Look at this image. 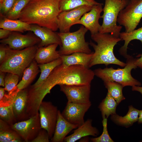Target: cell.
<instances>
[{
	"label": "cell",
	"instance_id": "23",
	"mask_svg": "<svg viewBox=\"0 0 142 142\" xmlns=\"http://www.w3.org/2000/svg\"><path fill=\"white\" fill-rule=\"evenodd\" d=\"M1 17L0 28L7 29L12 32L22 33L28 31H31L30 24L19 19H12L5 17Z\"/></svg>",
	"mask_w": 142,
	"mask_h": 142
},
{
	"label": "cell",
	"instance_id": "30",
	"mask_svg": "<svg viewBox=\"0 0 142 142\" xmlns=\"http://www.w3.org/2000/svg\"><path fill=\"white\" fill-rule=\"evenodd\" d=\"M105 88L111 96L115 100L118 104L125 99L123 94L124 87L118 83L111 81L104 82Z\"/></svg>",
	"mask_w": 142,
	"mask_h": 142
},
{
	"label": "cell",
	"instance_id": "34",
	"mask_svg": "<svg viewBox=\"0 0 142 142\" xmlns=\"http://www.w3.org/2000/svg\"><path fill=\"white\" fill-rule=\"evenodd\" d=\"M102 124L103 131L101 135L99 137L92 138L91 140L93 142H114L109 135L108 131L107 118L103 119Z\"/></svg>",
	"mask_w": 142,
	"mask_h": 142
},
{
	"label": "cell",
	"instance_id": "21",
	"mask_svg": "<svg viewBox=\"0 0 142 142\" xmlns=\"http://www.w3.org/2000/svg\"><path fill=\"white\" fill-rule=\"evenodd\" d=\"M93 52L90 54L75 52L68 55H60L62 64L66 66L80 65L89 68L90 61Z\"/></svg>",
	"mask_w": 142,
	"mask_h": 142
},
{
	"label": "cell",
	"instance_id": "32",
	"mask_svg": "<svg viewBox=\"0 0 142 142\" xmlns=\"http://www.w3.org/2000/svg\"><path fill=\"white\" fill-rule=\"evenodd\" d=\"M7 73L4 78V88L9 94H11L18 89L17 85L19 77L13 73Z\"/></svg>",
	"mask_w": 142,
	"mask_h": 142
},
{
	"label": "cell",
	"instance_id": "20",
	"mask_svg": "<svg viewBox=\"0 0 142 142\" xmlns=\"http://www.w3.org/2000/svg\"><path fill=\"white\" fill-rule=\"evenodd\" d=\"M58 45L57 44L49 45L37 48L34 59L38 64L47 63L60 58L58 51L56 49Z\"/></svg>",
	"mask_w": 142,
	"mask_h": 142
},
{
	"label": "cell",
	"instance_id": "24",
	"mask_svg": "<svg viewBox=\"0 0 142 142\" xmlns=\"http://www.w3.org/2000/svg\"><path fill=\"white\" fill-rule=\"evenodd\" d=\"M39 68L38 64L34 59L23 72L22 79L17 85L19 90L27 88L38 73Z\"/></svg>",
	"mask_w": 142,
	"mask_h": 142
},
{
	"label": "cell",
	"instance_id": "7",
	"mask_svg": "<svg viewBox=\"0 0 142 142\" xmlns=\"http://www.w3.org/2000/svg\"><path fill=\"white\" fill-rule=\"evenodd\" d=\"M88 31L82 25L78 30L74 32L57 33L62 43L58 50L60 56L78 52L92 53L89 43L86 42L85 38Z\"/></svg>",
	"mask_w": 142,
	"mask_h": 142
},
{
	"label": "cell",
	"instance_id": "3",
	"mask_svg": "<svg viewBox=\"0 0 142 142\" xmlns=\"http://www.w3.org/2000/svg\"><path fill=\"white\" fill-rule=\"evenodd\" d=\"M92 39L95 44L90 41L89 44L94 50L90 61L89 68L94 65L104 64L106 66L114 64L124 67L126 63L118 59L114 53L115 45L121 40L119 37L115 36L109 33L99 32L91 34Z\"/></svg>",
	"mask_w": 142,
	"mask_h": 142
},
{
	"label": "cell",
	"instance_id": "18",
	"mask_svg": "<svg viewBox=\"0 0 142 142\" xmlns=\"http://www.w3.org/2000/svg\"><path fill=\"white\" fill-rule=\"evenodd\" d=\"M92 120L88 119L78 127L73 133L64 139L65 142H75L82 138L88 136H97L99 133L98 129L92 125Z\"/></svg>",
	"mask_w": 142,
	"mask_h": 142
},
{
	"label": "cell",
	"instance_id": "19",
	"mask_svg": "<svg viewBox=\"0 0 142 142\" xmlns=\"http://www.w3.org/2000/svg\"><path fill=\"white\" fill-rule=\"evenodd\" d=\"M28 88L19 90L17 93L12 104L13 110L16 120L21 121L26 118Z\"/></svg>",
	"mask_w": 142,
	"mask_h": 142
},
{
	"label": "cell",
	"instance_id": "15",
	"mask_svg": "<svg viewBox=\"0 0 142 142\" xmlns=\"http://www.w3.org/2000/svg\"><path fill=\"white\" fill-rule=\"evenodd\" d=\"M102 3L93 6L89 12L85 13L77 23L81 24L89 30L91 34L99 32L101 25L99 23L100 14L103 11Z\"/></svg>",
	"mask_w": 142,
	"mask_h": 142
},
{
	"label": "cell",
	"instance_id": "35",
	"mask_svg": "<svg viewBox=\"0 0 142 142\" xmlns=\"http://www.w3.org/2000/svg\"><path fill=\"white\" fill-rule=\"evenodd\" d=\"M16 0H0L1 16L5 17L12 7Z\"/></svg>",
	"mask_w": 142,
	"mask_h": 142
},
{
	"label": "cell",
	"instance_id": "40",
	"mask_svg": "<svg viewBox=\"0 0 142 142\" xmlns=\"http://www.w3.org/2000/svg\"><path fill=\"white\" fill-rule=\"evenodd\" d=\"M135 64L137 67L142 69V54L140 55V58L135 59Z\"/></svg>",
	"mask_w": 142,
	"mask_h": 142
},
{
	"label": "cell",
	"instance_id": "27",
	"mask_svg": "<svg viewBox=\"0 0 142 142\" xmlns=\"http://www.w3.org/2000/svg\"><path fill=\"white\" fill-rule=\"evenodd\" d=\"M118 105L115 100L108 91L106 97L102 101L98 106L103 119H107L110 115L116 114V108Z\"/></svg>",
	"mask_w": 142,
	"mask_h": 142
},
{
	"label": "cell",
	"instance_id": "11",
	"mask_svg": "<svg viewBox=\"0 0 142 142\" xmlns=\"http://www.w3.org/2000/svg\"><path fill=\"white\" fill-rule=\"evenodd\" d=\"M59 85L60 91L65 95L68 102L81 104H91L90 100V84Z\"/></svg>",
	"mask_w": 142,
	"mask_h": 142
},
{
	"label": "cell",
	"instance_id": "4",
	"mask_svg": "<svg viewBox=\"0 0 142 142\" xmlns=\"http://www.w3.org/2000/svg\"><path fill=\"white\" fill-rule=\"evenodd\" d=\"M7 45L6 55L0 64V71L21 77L25 69L34 59L38 45L20 50L12 49Z\"/></svg>",
	"mask_w": 142,
	"mask_h": 142
},
{
	"label": "cell",
	"instance_id": "42",
	"mask_svg": "<svg viewBox=\"0 0 142 142\" xmlns=\"http://www.w3.org/2000/svg\"><path fill=\"white\" fill-rule=\"evenodd\" d=\"M138 122L139 124H142V110H139V119Z\"/></svg>",
	"mask_w": 142,
	"mask_h": 142
},
{
	"label": "cell",
	"instance_id": "28",
	"mask_svg": "<svg viewBox=\"0 0 142 142\" xmlns=\"http://www.w3.org/2000/svg\"><path fill=\"white\" fill-rule=\"evenodd\" d=\"M62 63V60L60 58L49 63L38 64L41 72L40 76L36 82L30 87L35 88L38 86L47 78L56 67Z\"/></svg>",
	"mask_w": 142,
	"mask_h": 142
},
{
	"label": "cell",
	"instance_id": "37",
	"mask_svg": "<svg viewBox=\"0 0 142 142\" xmlns=\"http://www.w3.org/2000/svg\"><path fill=\"white\" fill-rule=\"evenodd\" d=\"M7 45L2 44L0 45V63L5 59L7 54Z\"/></svg>",
	"mask_w": 142,
	"mask_h": 142
},
{
	"label": "cell",
	"instance_id": "12",
	"mask_svg": "<svg viewBox=\"0 0 142 142\" xmlns=\"http://www.w3.org/2000/svg\"><path fill=\"white\" fill-rule=\"evenodd\" d=\"M93 6L84 5L67 11L61 12L58 17V29L60 32H70L71 27L77 24L82 16Z\"/></svg>",
	"mask_w": 142,
	"mask_h": 142
},
{
	"label": "cell",
	"instance_id": "38",
	"mask_svg": "<svg viewBox=\"0 0 142 142\" xmlns=\"http://www.w3.org/2000/svg\"><path fill=\"white\" fill-rule=\"evenodd\" d=\"M12 32L7 29L0 28V39H2L7 38L11 34Z\"/></svg>",
	"mask_w": 142,
	"mask_h": 142
},
{
	"label": "cell",
	"instance_id": "9",
	"mask_svg": "<svg viewBox=\"0 0 142 142\" xmlns=\"http://www.w3.org/2000/svg\"><path fill=\"white\" fill-rule=\"evenodd\" d=\"M10 126L23 140L31 142L42 129L39 112L26 120L16 123Z\"/></svg>",
	"mask_w": 142,
	"mask_h": 142
},
{
	"label": "cell",
	"instance_id": "43",
	"mask_svg": "<svg viewBox=\"0 0 142 142\" xmlns=\"http://www.w3.org/2000/svg\"><path fill=\"white\" fill-rule=\"evenodd\" d=\"M140 142H142V141H140Z\"/></svg>",
	"mask_w": 142,
	"mask_h": 142
},
{
	"label": "cell",
	"instance_id": "1",
	"mask_svg": "<svg viewBox=\"0 0 142 142\" xmlns=\"http://www.w3.org/2000/svg\"><path fill=\"white\" fill-rule=\"evenodd\" d=\"M95 75L94 71L84 66L63 64L57 66L36 89L38 94L44 98L56 85L90 84Z\"/></svg>",
	"mask_w": 142,
	"mask_h": 142
},
{
	"label": "cell",
	"instance_id": "10",
	"mask_svg": "<svg viewBox=\"0 0 142 142\" xmlns=\"http://www.w3.org/2000/svg\"><path fill=\"white\" fill-rule=\"evenodd\" d=\"M58 110L50 102L42 101L39 107L41 128L46 130L50 139L54 133Z\"/></svg>",
	"mask_w": 142,
	"mask_h": 142
},
{
	"label": "cell",
	"instance_id": "22",
	"mask_svg": "<svg viewBox=\"0 0 142 142\" xmlns=\"http://www.w3.org/2000/svg\"><path fill=\"white\" fill-rule=\"evenodd\" d=\"M128 111L124 116H120L116 114L111 115V120L115 123L121 126L128 128L138 122L139 110L132 105L129 106Z\"/></svg>",
	"mask_w": 142,
	"mask_h": 142
},
{
	"label": "cell",
	"instance_id": "8",
	"mask_svg": "<svg viewBox=\"0 0 142 142\" xmlns=\"http://www.w3.org/2000/svg\"><path fill=\"white\" fill-rule=\"evenodd\" d=\"M142 18V0H130L126 6L119 12L117 22L124 27L125 32L135 30Z\"/></svg>",
	"mask_w": 142,
	"mask_h": 142
},
{
	"label": "cell",
	"instance_id": "33",
	"mask_svg": "<svg viewBox=\"0 0 142 142\" xmlns=\"http://www.w3.org/2000/svg\"><path fill=\"white\" fill-rule=\"evenodd\" d=\"M12 104L0 107V119L11 125L16 121L12 107Z\"/></svg>",
	"mask_w": 142,
	"mask_h": 142
},
{
	"label": "cell",
	"instance_id": "16",
	"mask_svg": "<svg viewBox=\"0 0 142 142\" xmlns=\"http://www.w3.org/2000/svg\"><path fill=\"white\" fill-rule=\"evenodd\" d=\"M31 25V31L41 40L37 45L38 47L46 46L50 44H57L60 47L62 43L57 33L46 27L35 24Z\"/></svg>",
	"mask_w": 142,
	"mask_h": 142
},
{
	"label": "cell",
	"instance_id": "41",
	"mask_svg": "<svg viewBox=\"0 0 142 142\" xmlns=\"http://www.w3.org/2000/svg\"><path fill=\"white\" fill-rule=\"evenodd\" d=\"M132 90L139 92L142 95V87L135 86L132 87Z\"/></svg>",
	"mask_w": 142,
	"mask_h": 142
},
{
	"label": "cell",
	"instance_id": "26",
	"mask_svg": "<svg viewBox=\"0 0 142 142\" xmlns=\"http://www.w3.org/2000/svg\"><path fill=\"white\" fill-rule=\"evenodd\" d=\"M22 140L10 125L0 119V142H21L22 141Z\"/></svg>",
	"mask_w": 142,
	"mask_h": 142
},
{
	"label": "cell",
	"instance_id": "17",
	"mask_svg": "<svg viewBox=\"0 0 142 142\" xmlns=\"http://www.w3.org/2000/svg\"><path fill=\"white\" fill-rule=\"evenodd\" d=\"M77 127V125L69 123L64 118L59 110L55 131L53 137L50 139L51 141L63 142L67 135L72 130Z\"/></svg>",
	"mask_w": 142,
	"mask_h": 142
},
{
	"label": "cell",
	"instance_id": "5",
	"mask_svg": "<svg viewBox=\"0 0 142 142\" xmlns=\"http://www.w3.org/2000/svg\"><path fill=\"white\" fill-rule=\"evenodd\" d=\"M126 65L123 68L115 69L112 67L95 69V75L101 79L104 82L111 81L118 83L124 87L141 86V83L131 75L132 69L138 67L135 64L136 58L129 55L126 58Z\"/></svg>",
	"mask_w": 142,
	"mask_h": 142
},
{
	"label": "cell",
	"instance_id": "13",
	"mask_svg": "<svg viewBox=\"0 0 142 142\" xmlns=\"http://www.w3.org/2000/svg\"><path fill=\"white\" fill-rule=\"evenodd\" d=\"M40 41V39L35 35L22 34L12 32L8 37L1 39L0 42L11 49L20 50L38 44Z\"/></svg>",
	"mask_w": 142,
	"mask_h": 142
},
{
	"label": "cell",
	"instance_id": "14",
	"mask_svg": "<svg viewBox=\"0 0 142 142\" xmlns=\"http://www.w3.org/2000/svg\"><path fill=\"white\" fill-rule=\"evenodd\" d=\"M91 104H81L67 102L61 113L63 117L69 123L78 127L84 122V115Z\"/></svg>",
	"mask_w": 142,
	"mask_h": 142
},
{
	"label": "cell",
	"instance_id": "2",
	"mask_svg": "<svg viewBox=\"0 0 142 142\" xmlns=\"http://www.w3.org/2000/svg\"><path fill=\"white\" fill-rule=\"evenodd\" d=\"M60 0H30L22 10L19 19L54 31L58 29Z\"/></svg>",
	"mask_w": 142,
	"mask_h": 142
},
{
	"label": "cell",
	"instance_id": "39",
	"mask_svg": "<svg viewBox=\"0 0 142 142\" xmlns=\"http://www.w3.org/2000/svg\"><path fill=\"white\" fill-rule=\"evenodd\" d=\"M6 72L0 71V86L4 87V78Z\"/></svg>",
	"mask_w": 142,
	"mask_h": 142
},
{
	"label": "cell",
	"instance_id": "6",
	"mask_svg": "<svg viewBox=\"0 0 142 142\" xmlns=\"http://www.w3.org/2000/svg\"><path fill=\"white\" fill-rule=\"evenodd\" d=\"M130 0H105L103 8V13L101 16L102 23L99 32L110 33L119 37L122 28L117 24V19L120 12L126 6Z\"/></svg>",
	"mask_w": 142,
	"mask_h": 142
},
{
	"label": "cell",
	"instance_id": "36",
	"mask_svg": "<svg viewBox=\"0 0 142 142\" xmlns=\"http://www.w3.org/2000/svg\"><path fill=\"white\" fill-rule=\"evenodd\" d=\"M50 139L46 130L42 128L37 136L31 142H49Z\"/></svg>",
	"mask_w": 142,
	"mask_h": 142
},
{
	"label": "cell",
	"instance_id": "29",
	"mask_svg": "<svg viewBox=\"0 0 142 142\" xmlns=\"http://www.w3.org/2000/svg\"><path fill=\"white\" fill-rule=\"evenodd\" d=\"M95 0H60V12L69 11L84 5L93 6L99 4Z\"/></svg>",
	"mask_w": 142,
	"mask_h": 142
},
{
	"label": "cell",
	"instance_id": "25",
	"mask_svg": "<svg viewBox=\"0 0 142 142\" xmlns=\"http://www.w3.org/2000/svg\"><path fill=\"white\" fill-rule=\"evenodd\" d=\"M119 37L121 40L124 41V44L120 48L119 52L121 55L127 58L129 55L127 52L128 46L130 42L133 40H138L142 44V26L130 32H120Z\"/></svg>",
	"mask_w": 142,
	"mask_h": 142
},
{
	"label": "cell",
	"instance_id": "31",
	"mask_svg": "<svg viewBox=\"0 0 142 142\" xmlns=\"http://www.w3.org/2000/svg\"><path fill=\"white\" fill-rule=\"evenodd\" d=\"M30 0H16L12 7L5 17L9 19H18L22 10Z\"/></svg>",
	"mask_w": 142,
	"mask_h": 142
}]
</instances>
